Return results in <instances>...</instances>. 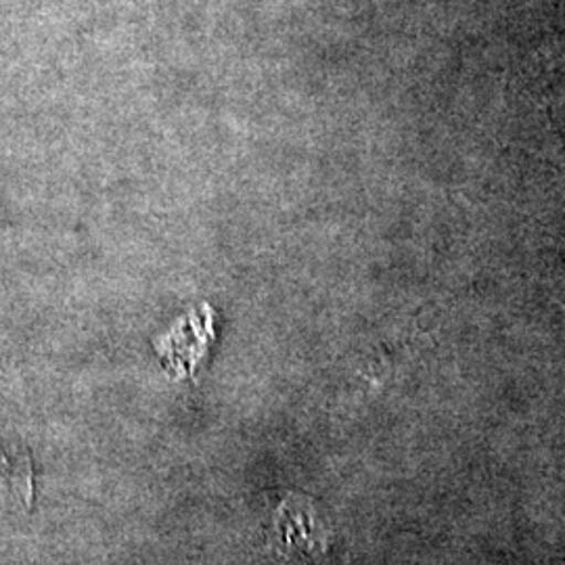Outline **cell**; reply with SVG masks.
I'll return each instance as SVG.
<instances>
[{"label":"cell","mask_w":565,"mask_h":565,"mask_svg":"<svg viewBox=\"0 0 565 565\" xmlns=\"http://www.w3.org/2000/svg\"><path fill=\"white\" fill-rule=\"evenodd\" d=\"M273 545L287 562L317 564L329 548V530L310 501L287 497L275 513Z\"/></svg>","instance_id":"cell-1"},{"label":"cell","mask_w":565,"mask_h":565,"mask_svg":"<svg viewBox=\"0 0 565 565\" xmlns=\"http://www.w3.org/2000/svg\"><path fill=\"white\" fill-rule=\"evenodd\" d=\"M0 494L28 503L32 497V467L21 445L0 438Z\"/></svg>","instance_id":"cell-2"}]
</instances>
